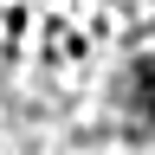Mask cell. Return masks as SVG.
Returning <instances> with one entry per match:
<instances>
[{
    "label": "cell",
    "instance_id": "6da1fadb",
    "mask_svg": "<svg viewBox=\"0 0 155 155\" xmlns=\"http://www.w3.org/2000/svg\"><path fill=\"white\" fill-rule=\"evenodd\" d=\"M155 123V0H0V129Z\"/></svg>",
    "mask_w": 155,
    "mask_h": 155
}]
</instances>
